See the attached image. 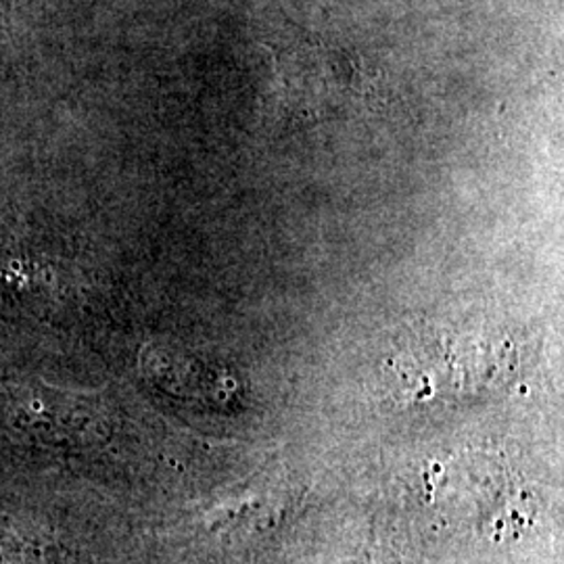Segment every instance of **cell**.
Returning a JSON list of instances; mask_svg holds the SVG:
<instances>
[{"label": "cell", "mask_w": 564, "mask_h": 564, "mask_svg": "<svg viewBox=\"0 0 564 564\" xmlns=\"http://www.w3.org/2000/svg\"><path fill=\"white\" fill-rule=\"evenodd\" d=\"M276 90L284 111L300 118H339L364 97L358 59L339 46L303 36L276 44Z\"/></svg>", "instance_id": "obj_1"}]
</instances>
